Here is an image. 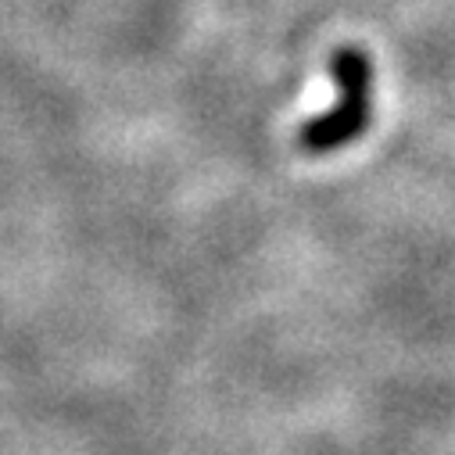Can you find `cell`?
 Returning a JSON list of instances; mask_svg holds the SVG:
<instances>
[{
  "mask_svg": "<svg viewBox=\"0 0 455 455\" xmlns=\"http://www.w3.org/2000/svg\"><path fill=\"white\" fill-rule=\"evenodd\" d=\"M330 76L337 83V104L312 116L298 130V148L305 155H333L355 144L373 119V61L363 47H337L330 58Z\"/></svg>",
  "mask_w": 455,
  "mask_h": 455,
  "instance_id": "cell-1",
  "label": "cell"
}]
</instances>
